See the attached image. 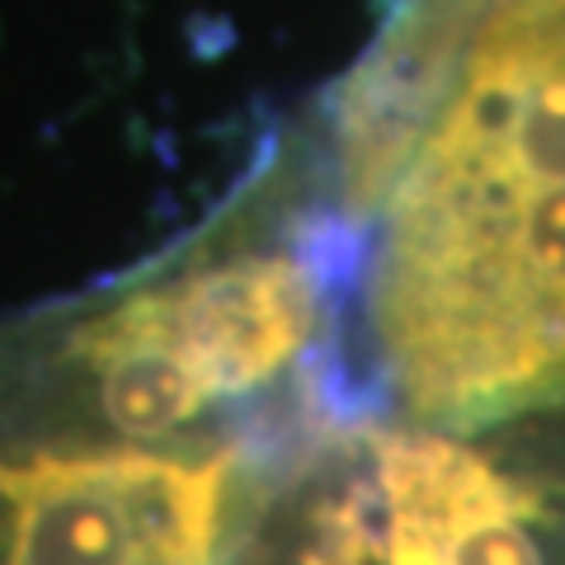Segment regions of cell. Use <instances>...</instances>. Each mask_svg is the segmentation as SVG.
Returning a JSON list of instances; mask_svg holds the SVG:
<instances>
[{"instance_id": "6da1fadb", "label": "cell", "mask_w": 565, "mask_h": 565, "mask_svg": "<svg viewBox=\"0 0 565 565\" xmlns=\"http://www.w3.org/2000/svg\"><path fill=\"white\" fill-rule=\"evenodd\" d=\"M311 114L386 411L486 429L565 405V0H396Z\"/></svg>"}]
</instances>
